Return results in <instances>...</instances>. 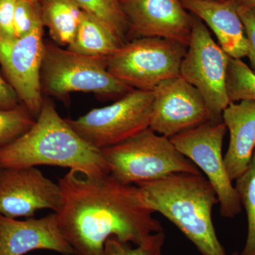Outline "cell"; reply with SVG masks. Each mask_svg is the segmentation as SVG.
I'll return each instance as SVG.
<instances>
[{
	"label": "cell",
	"instance_id": "12",
	"mask_svg": "<svg viewBox=\"0 0 255 255\" xmlns=\"http://www.w3.org/2000/svg\"><path fill=\"white\" fill-rule=\"evenodd\" d=\"M59 184L36 167L0 168V214L9 218H32L38 211L59 210Z\"/></svg>",
	"mask_w": 255,
	"mask_h": 255
},
{
	"label": "cell",
	"instance_id": "8",
	"mask_svg": "<svg viewBox=\"0 0 255 255\" xmlns=\"http://www.w3.org/2000/svg\"><path fill=\"white\" fill-rule=\"evenodd\" d=\"M230 58L202 21L191 19L190 41L179 76L200 92L211 114L210 122H222L223 110L231 103L226 86Z\"/></svg>",
	"mask_w": 255,
	"mask_h": 255
},
{
	"label": "cell",
	"instance_id": "28",
	"mask_svg": "<svg viewBox=\"0 0 255 255\" xmlns=\"http://www.w3.org/2000/svg\"><path fill=\"white\" fill-rule=\"evenodd\" d=\"M238 4L245 5L249 7L255 8V0H234Z\"/></svg>",
	"mask_w": 255,
	"mask_h": 255
},
{
	"label": "cell",
	"instance_id": "22",
	"mask_svg": "<svg viewBox=\"0 0 255 255\" xmlns=\"http://www.w3.org/2000/svg\"><path fill=\"white\" fill-rule=\"evenodd\" d=\"M36 122L23 105L11 110H0V147L21 136Z\"/></svg>",
	"mask_w": 255,
	"mask_h": 255
},
{
	"label": "cell",
	"instance_id": "27",
	"mask_svg": "<svg viewBox=\"0 0 255 255\" xmlns=\"http://www.w3.org/2000/svg\"><path fill=\"white\" fill-rule=\"evenodd\" d=\"M21 105L14 88L0 75V110H14Z\"/></svg>",
	"mask_w": 255,
	"mask_h": 255
},
{
	"label": "cell",
	"instance_id": "31",
	"mask_svg": "<svg viewBox=\"0 0 255 255\" xmlns=\"http://www.w3.org/2000/svg\"></svg>",
	"mask_w": 255,
	"mask_h": 255
},
{
	"label": "cell",
	"instance_id": "10",
	"mask_svg": "<svg viewBox=\"0 0 255 255\" xmlns=\"http://www.w3.org/2000/svg\"><path fill=\"white\" fill-rule=\"evenodd\" d=\"M43 27L40 25L22 38L7 39L0 36V65L6 80L36 119L44 102L41 82L45 50Z\"/></svg>",
	"mask_w": 255,
	"mask_h": 255
},
{
	"label": "cell",
	"instance_id": "4",
	"mask_svg": "<svg viewBox=\"0 0 255 255\" xmlns=\"http://www.w3.org/2000/svg\"><path fill=\"white\" fill-rule=\"evenodd\" d=\"M101 152L111 175L124 184L137 185L174 174H201L169 137L150 128Z\"/></svg>",
	"mask_w": 255,
	"mask_h": 255
},
{
	"label": "cell",
	"instance_id": "21",
	"mask_svg": "<svg viewBox=\"0 0 255 255\" xmlns=\"http://www.w3.org/2000/svg\"><path fill=\"white\" fill-rule=\"evenodd\" d=\"M226 86L230 102H255V72L241 59L230 58Z\"/></svg>",
	"mask_w": 255,
	"mask_h": 255
},
{
	"label": "cell",
	"instance_id": "1",
	"mask_svg": "<svg viewBox=\"0 0 255 255\" xmlns=\"http://www.w3.org/2000/svg\"><path fill=\"white\" fill-rule=\"evenodd\" d=\"M58 184L62 203L55 214L75 255H102L111 237L138 246L164 231L137 185L70 169Z\"/></svg>",
	"mask_w": 255,
	"mask_h": 255
},
{
	"label": "cell",
	"instance_id": "5",
	"mask_svg": "<svg viewBox=\"0 0 255 255\" xmlns=\"http://www.w3.org/2000/svg\"><path fill=\"white\" fill-rule=\"evenodd\" d=\"M107 58L74 53L54 42H45L42 62V92L63 99L72 92L97 95L124 96L133 89L109 72Z\"/></svg>",
	"mask_w": 255,
	"mask_h": 255
},
{
	"label": "cell",
	"instance_id": "15",
	"mask_svg": "<svg viewBox=\"0 0 255 255\" xmlns=\"http://www.w3.org/2000/svg\"><path fill=\"white\" fill-rule=\"evenodd\" d=\"M182 3L212 30L219 46L230 58L248 56L246 32L234 0H182Z\"/></svg>",
	"mask_w": 255,
	"mask_h": 255
},
{
	"label": "cell",
	"instance_id": "17",
	"mask_svg": "<svg viewBox=\"0 0 255 255\" xmlns=\"http://www.w3.org/2000/svg\"><path fill=\"white\" fill-rule=\"evenodd\" d=\"M122 45L110 28L82 11L76 34L67 49L87 56L108 58Z\"/></svg>",
	"mask_w": 255,
	"mask_h": 255
},
{
	"label": "cell",
	"instance_id": "20",
	"mask_svg": "<svg viewBox=\"0 0 255 255\" xmlns=\"http://www.w3.org/2000/svg\"><path fill=\"white\" fill-rule=\"evenodd\" d=\"M236 181L235 187L248 219L246 244L238 255H255V152L246 172Z\"/></svg>",
	"mask_w": 255,
	"mask_h": 255
},
{
	"label": "cell",
	"instance_id": "30",
	"mask_svg": "<svg viewBox=\"0 0 255 255\" xmlns=\"http://www.w3.org/2000/svg\"><path fill=\"white\" fill-rule=\"evenodd\" d=\"M233 255H238V253H234V254H233Z\"/></svg>",
	"mask_w": 255,
	"mask_h": 255
},
{
	"label": "cell",
	"instance_id": "14",
	"mask_svg": "<svg viewBox=\"0 0 255 255\" xmlns=\"http://www.w3.org/2000/svg\"><path fill=\"white\" fill-rule=\"evenodd\" d=\"M38 250L75 255L62 233L55 212L41 219L32 217L24 221L0 214V255H24Z\"/></svg>",
	"mask_w": 255,
	"mask_h": 255
},
{
	"label": "cell",
	"instance_id": "19",
	"mask_svg": "<svg viewBox=\"0 0 255 255\" xmlns=\"http://www.w3.org/2000/svg\"><path fill=\"white\" fill-rule=\"evenodd\" d=\"M82 11L107 26L123 44L128 24L119 0H72Z\"/></svg>",
	"mask_w": 255,
	"mask_h": 255
},
{
	"label": "cell",
	"instance_id": "18",
	"mask_svg": "<svg viewBox=\"0 0 255 255\" xmlns=\"http://www.w3.org/2000/svg\"><path fill=\"white\" fill-rule=\"evenodd\" d=\"M42 20L55 44L68 46L76 34L82 11L72 0H43Z\"/></svg>",
	"mask_w": 255,
	"mask_h": 255
},
{
	"label": "cell",
	"instance_id": "26",
	"mask_svg": "<svg viewBox=\"0 0 255 255\" xmlns=\"http://www.w3.org/2000/svg\"><path fill=\"white\" fill-rule=\"evenodd\" d=\"M16 0H0V36L7 39L16 38L14 11Z\"/></svg>",
	"mask_w": 255,
	"mask_h": 255
},
{
	"label": "cell",
	"instance_id": "7",
	"mask_svg": "<svg viewBox=\"0 0 255 255\" xmlns=\"http://www.w3.org/2000/svg\"><path fill=\"white\" fill-rule=\"evenodd\" d=\"M153 99L152 91L132 90L112 105L66 121L89 145L101 150L149 128Z\"/></svg>",
	"mask_w": 255,
	"mask_h": 255
},
{
	"label": "cell",
	"instance_id": "24",
	"mask_svg": "<svg viewBox=\"0 0 255 255\" xmlns=\"http://www.w3.org/2000/svg\"><path fill=\"white\" fill-rule=\"evenodd\" d=\"M43 24L41 3L35 0H16L14 11L16 38H22Z\"/></svg>",
	"mask_w": 255,
	"mask_h": 255
},
{
	"label": "cell",
	"instance_id": "9",
	"mask_svg": "<svg viewBox=\"0 0 255 255\" xmlns=\"http://www.w3.org/2000/svg\"><path fill=\"white\" fill-rule=\"evenodd\" d=\"M226 130L223 122H208L169 139L182 155L205 174L217 194L221 216L232 219L241 212L242 205L223 156Z\"/></svg>",
	"mask_w": 255,
	"mask_h": 255
},
{
	"label": "cell",
	"instance_id": "29",
	"mask_svg": "<svg viewBox=\"0 0 255 255\" xmlns=\"http://www.w3.org/2000/svg\"><path fill=\"white\" fill-rule=\"evenodd\" d=\"M35 1H39V2H42V1H43V0H35Z\"/></svg>",
	"mask_w": 255,
	"mask_h": 255
},
{
	"label": "cell",
	"instance_id": "6",
	"mask_svg": "<svg viewBox=\"0 0 255 255\" xmlns=\"http://www.w3.org/2000/svg\"><path fill=\"white\" fill-rule=\"evenodd\" d=\"M187 48L165 38H136L124 43L107 58V69L133 90L153 91L162 82L179 76Z\"/></svg>",
	"mask_w": 255,
	"mask_h": 255
},
{
	"label": "cell",
	"instance_id": "13",
	"mask_svg": "<svg viewBox=\"0 0 255 255\" xmlns=\"http://www.w3.org/2000/svg\"><path fill=\"white\" fill-rule=\"evenodd\" d=\"M128 30L138 38H165L187 46L191 18L179 0H119Z\"/></svg>",
	"mask_w": 255,
	"mask_h": 255
},
{
	"label": "cell",
	"instance_id": "25",
	"mask_svg": "<svg viewBox=\"0 0 255 255\" xmlns=\"http://www.w3.org/2000/svg\"><path fill=\"white\" fill-rule=\"evenodd\" d=\"M236 5L248 41V53L247 57L249 58L252 70L255 72V8L237 3Z\"/></svg>",
	"mask_w": 255,
	"mask_h": 255
},
{
	"label": "cell",
	"instance_id": "3",
	"mask_svg": "<svg viewBox=\"0 0 255 255\" xmlns=\"http://www.w3.org/2000/svg\"><path fill=\"white\" fill-rule=\"evenodd\" d=\"M149 207L173 223L202 255H227L212 213L217 194L202 174H174L137 184Z\"/></svg>",
	"mask_w": 255,
	"mask_h": 255
},
{
	"label": "cell",
	"instance_id": "23",
	"mask_svg": "<svg viewBox=\"0 0 255 255\" xmlns=\"http://www.w3.org/2000/svg\"><path fill=\"white\" fill-rule=\"evenodd\" d=\"M164 231L154 233L135 248L111 237L105 243L102 255H162L165 242Z\"/></svg>",
	"mask_w": 255,
	"mask_h": 255
},
{
	"label": "cell",
	"instance_id": "16",
	"mask_svg": "<svg viewBox=\"0 0 255 255\" xmlns=\"http://www.w3.org/2000/svg\"><path fill=\"white\" fill-rule=\"evenodd\" d=\"M222 122L230 134L225 164L230 177L236 180L249 167L255 151V102H231L223 110Z\"/></svg>",
	"mask_w": 255,
	"mask_h": 255
},
{
	"label": "cell",
	"instance_id": "2",
	"mask_svg": "<svg viewBox=\"0 0 255 255\" xmlns=\"http://www.w3.org/2000/svg\"><path fill=\"white\" fill-rule=\"evenodd\" d=\"M57 166L89 175L110 174L102 152L89 145L45 100L29 130L0 147V168Z\"/></svg>",
	"mask_w": 255,
	"mask_h": 255
},
{
	"label": "cell",
	"instance_id": "11",
	"mask_svg": "<svg viewBox=\"0 0 255 255\" xmlns=\"http://www.w3.org/2000/svg\"><path fill=\"white\" fill-rule=\"evenodd\" d=\"M152 92L149 128L159 135L170 138L211 121L200 92L180 76L162 82Z\"/></svg>",
	"mask_w": 255,
	"mask_h": 255
}]
</instances>
